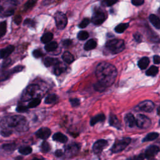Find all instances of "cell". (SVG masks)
<instances>
[{"label": "cell", "instance_id": "1", "mask_svg": "<svg viewBox=\"0 0 160 160\" xmlns=\"http://www.w3.org/2000/svg\"><path fill=\"white\" fill-rule=\"evenodd\" d=\"M117 74L116 67L107 62L99 63L96 69V75L98 81L106 87L110 86L114 82Z\"/></svg>", "mask_w": 160, "mask_h": 160}, {"label": "cell", "instance_id": "2", "mask_svg": "<svg viewBox=\"0 0 160 160\" xmlns=\"http://www.w3.org/2000/svg\"><path fill=\"white\" fill-rule=\"evenodd\" d=\"M2 128H16L17 131H26L27 126L26 118L22 116H12L4 118L0 122Z\"/></svg>", "mask_w": 160, "mask_h": 160}, {"label": "cell", "instance_id": "3", "mask_svg": "<svg viewBox=\"0 0 160 160\" xmlns=\"http://www.w3.org/2000/svg\"><path fill=\"white\" fill-rule=\"evenodd\" d=\"M106 48L111 54H114L122 52L125 48V44L122 39H112L106 42Z\"/></svg>", "mask_w": 160, "mask_h": 160}, {"label": "cell", "instance_id": "4", "mask_svg": "<svg viewBox=\"0 0 160 160\" xmlns=\"http://www.w3.org/2000/svg\"><path fill=\"white\" fill-rule=\"evenodd\" d=\"M131 142V139L129 138H124L119 140L116 141L112 147L111 148V151L114 153H117L123 151Z\"/></svg>", "mask_w": 160, "mask_h": 160}, {"label": "cell", "instance_id": "5", "mask_svg": "<svg viewBox=\"0 0 160 160\" xmlns=\"http://www.w3.org/2000/svg\"><path fill=\"white\" fill-rule=\"evenodd\" d=\"M54 19L58 29L62 30L65 28L68 23V19L65 14L62 12H57L54 14Z\"/></svg>", "mask_w": 160, "mask_h": 160}, {"label": "cell", "instance_id": "6", "mask_svg": "<svg viewBox=\"0 0 160 160\" xmlns=\"http://www.w3.org/2000/svg\"><path fill=\"white\" fill-rule=\"evenodd\" d=\"M39 87L36 84H31L28 86L21 96V100L23 101L30 100L33 97L36 91L39 89Z\"/></svg>", "mask_w": 160, "mask_h": 160}, {"label": "cell", "instance_id": "7", "mask_svg": "<svg viewBox=\"0 0 160 160\" xmlns=\"http://www.w3.org/2000/svg\"><path fill=\"white\" fill-rule=\"evenodd\" d=\"M136 124L141 129H146L151 124V121L149 118L143 114H138L136 118Z\"/></svg>", "mask_w": 160, "mask_h": 160}, {"label": "cell", "instance_id": "8", "mask_svg": "<svg viewBox=\"0 0 160 160\" xmlns=\"http://www.w3.org/2000/svg\"><path fill=\"white\" fill-rule=\"evenodd\" d=\"M106 14L102 11L98 9L94 11L92 16V22L96 25L101 24L106 19Z\"/></svg>", "mask_w": 160, "mask_h": 160}, {"label": "cell", "instance_id": "9", "mask_svg": "<svg viewBox=\"0 0 160 160\" xmlns=\"http://www.w3.org/2000/svg\"><path fill=\"white\" fill-rule=\"evenodd\" d=\"M138 109L144 112H151L154 108V104L150 100H145L138 105Z\"/></svg>", "mask_w": 160, "mask_h": 160}, {"label": "cell", "instance_id": "10", "mask_svg": "<svg viewBox=\"0 0 160 160\" xmlns=\"http://www.w3.org/2000/svg\"><path fill=\"white\" fill-rule=\"evenodd\" d=\"M108 145V141L104 139H99L92 146V151L94 153L101 152Z\"/></svg>", "mask_w": 160, "mask_h": 160}, {"label": "cell", "instance_id": "11", "mask_svg": "<svg viewBox=\"0 0 160 160\" xmlns=\"http://www.w3.org/2000/svg\"><path fill=\"white\" fill-rule=\"evenodd\" d=\"M51 134V131L48 128H41L39 129L35 133L36 136L42 139H48Z\"/></svg>", "mask_w": 160, "mask_h": 160}, {"label": "cell", "instance_id": "12", "mask_svg": "<svg viewBox=\"0 0 160 160\" xmlns=\"http://www.w3.org/2000/svg\"><path fill=\"white\" fill-rule=\"evenodd\" d=\"M159 151V148L158 146L155 145H151L149 146L145 151V158L148 159H151L154 158Z\"/></svg>", "mask_w": 160, "mask_h": 160}, {"label": "cell", "instance_id": "13", "mask_svg": "<svg viewBox=\"0 0 160 160\" xmlns=\"http://www.w3.org/2000/svg\"><path fill=\"white\" fill-rule=\"evenodd\" d=\"M79 150V146L78 144L72 143L65 147V152L68 156H73L76 154Z\"/></svg>", "mask_w": 160, "mask_h": 160}, {"label": "cell", "instance_id": "14", "mask_svg": "<svg viewBox=\"0 0 160 160\" xmlns=\"http://www.w3.org/2000/svg\"><path fill=\"white\" fill-rule=\"evenodd\" d=\"M14 50V46L12 45L8 46L7 47L0 49V59L6 58L10 55Z\"/></svg>", "mask_w": 160, "mask_h": 160}, {"label": "cell", "instance_id": "15", "mask_svg": "<svg viewBox=\"0 0 160 160\" xmlns=\"http://www.w3.org/2000/svg\"><path fill=\"white\" fill-rule=\"evenodd\" d=\"M109 124L117 129H121V122L118 119V118L114 114H111L109 116Z\"/></svg>", "mask_w": 160, "mask_h": 160}, {"label": "cell", "instance_id": "16", "mask_svg": "<svg viewBox=\"0 0 160 160\" xmlns=\"http://www.w3.org/2000/svg\"><path fill=\"white\" fill-rule=\"evenodd\" d=\"M124 121L126 124L130 128H132L136 125V118L131 113H128L125 116Z\"/></svg>", "mask_w": 160, "mask_h": 160}, {"label": "cell", "instance_id": "17", "mask_svg": "<svg viewBox=\"0 0 160 160\" xmlns=\"http://www.w3.org/2000/svg\"><path fill=\"white\" fill-rule=\"evenodd\" d=\"M44 64L46 67H49L51 66H56L59 64V61L58 59L51 58V57H47L44 60Z\"/></svg>", "mask_w": 160, "mask_h": 160}, {"label": "cell", "instance_id": "18", "mask_svg": "<svg viewBox=\"0 0 160 160\" xmlns=\"http://www.w3.org/2000/svg\"><path fill=\"white\" fill-rule=\"evenodd\" d=\"M52 139L54 141L60 142L62 143H65L68 141V138L66 136L61 132H56L52 136Z\"/></svg>", "mask_w": 160, "mask_h": 160}, {"label": "cell", "instance_id": "19", "mask_svg": "<svg viewBox=\"0 0 160 160\" xmlns=\"http://www.w3.org/2000/svg\"><path fill=\"white\" fill-rule=\"evenodd\" d=\"M150 22L157 29H160V18L155 14H151L149 17Z\"/></svg>", "mask_w": 160, "mask_h": 160}, {"label": "cell", "instance_id": "20", "mask_svg": "<svg viewBox=\"0 0 160 160\" xmlns=\"http://www.w3.org/2000/svg\"><path fill=\"white\" fill-rule=\"evenodd\" d=\"M105 119V116L103 114H99L94 117H92L91 119V121H90V124L91 126H94V124H96L97 122H101V121H104Z\"/></svg>", "mask_w": 160, "mask_h": 160}, {"label": "cell", "instance_id": "21", "mask_svg": "<svg viewBox=\"0 0 160 160\" xmlns=\"http://www.w3.org/2000/svg\"><path fill=\"white\" fill-rule=\"evenodd\" d=\"M62 58L64 60V62H66L68 64H71L74 61V56H72V54L71 53H70L68 51H65L62 56Z\"/></svg>", "mask_w": 160, "mask_h": 160}, {"label": "cell", "instance_id": "22", "mask_svg": "<svg viewBox=\"0 0 160 160\" xmlns=\"http://www.w3.org/2000/svg\"><path fill=\"white\" fill-rule=\"evenodd\" d=\"M149 64V59L147 57H144L141 58L138 63L139 68L141 69H145Z\"/></svg>", "mask_w": 160, "mask_h": 160}, {"label": "cell", "instance_id": "23", "mask_svg": "<svg viewBox=\"0 0 160 160\" xmlns=\"http://www.w3.org/2000/svg\"><path fill=\"white\" fill-rule=\"evenodd\" d=\"M97 46V42L94 39H89V41H88L85 45H84V49L86 51H90L94 48H95Z\"/></svg>", "mask_w": 160, "mask_h": 160}, {"label": "cell", "instance_id": "24", "mask_svg": "<svg viewBox=\"0 0 160 160\" xmlns=\"http://www.w3.org/2000/svg\"><path fill=\"white\" fill-rule=\"evenodd\" d=\"M53 38V34L52 32H48L45 34H44L41 38V41L42 43L44 44H47L48 42H49Z\"/></svg>", "mask_w": 160, "mask_h": 160}, {"label": "cell", "instance_id": "25", "mask_svg": "<svg viewBox=\"0 0 160 160\" xmlns=\"http://www.w3.org/2000/svg\"><path fill=\"white\" fill-rule=\"evenodd\" d=\"M58 46V44L56 41H52V42L50 41L49 42L47 43V44L44 46V49L46 51L50 52L56 49Z\"/></svg>", "mask_w": 160, "mask_h": 160}, {"label": "cell", "instance_id": "26", "mask_svg": "<svg viewBox=\"0 0 160 160\" xmlns=\"http://www.w3.org/2000/svg\"><path fill=\"white\" fill-rule=\"evenodd\" d=\"M158 136H159V134L158 132H150L146 136V137L142 139V141L145 142V141H152L156 139Z\"/></svg>", "mask_w": 160, "mask_h": 160}, {"label": "cell", "instance_id": "27", "mask_svg": "<svg viewBox=\"0 0 160 160\" xmlns=\"http://www.w3.org/2000/svg\"><path fill=\"white\" fill-rule=\"evenodd\" d=\"M158 72V68L155 66H152L146 71V74L149 76H154L156 75Z\"/></svg>", "mask_w": 160, "mask_h": 160}, {"label": "cell", "instance_id": "28", "mask_svg": "<svg viewBox=\"0 0 160 160\" xmlns=\"http://www.w3.org/2000/svg\"><path fill=\"white\" fill-rule=\"evenodd\" d=\"M129 26V24L128 23H121L119 24V25H118L116 28H115V31L118 33H122Z\"/></svg>", "mask_w": 160, "mask_h": 160}, {"label": "cell", "instance_id": "29", "mask_svg": "<svg viewBox=\"0 0 160 160\" xmlns=\"http://www.w3.org/2000/svg\"><path fill=\"white\" fill-rule=\"evenodd\" d=\"M38 0H28L25 4L24 5V11H28L32 9L34 5L36 4Z\"/></svg>", "mask_w": 160, "mask_h": 160}, {"label": "cell", "instance_id": "30", "mask_svg": "<svg viewBox=\"0 0 160 160\" xmlns=\"http://www.w3.org/2000/svg\"><path fill=\"white\" fill-rule=\"evenodd\" d=\"M57 99H58V96L56 94H49L45 98L44 103L52 104V103L56 102L57 101Z\"/></svg>", "mask_w": 160, "mask_h": 160}, {"label": "cell", "instance_id": "31", "mask_svg": "<svg viewBox=\"0 0 160 160\" xmlns=\"http://www.w3.org/2000/svg\"><path fill=\"white\" fill-rule=\"evenodd\" d=\"M19 152L23 155H28L32 152V148L30 146H22L19 148Z\"/></svg>", "mask_w": 160, "mask_h": 160}, {"label": "cell", "instance_id": "32", "mask_svg": "<svg viewBox=\"0 0 160 160\" xmlns=\"http://www.w3.org/2000/svg\"><path fill=\"white\" fill-rule=\"evenodd\" d=\"M41 102V99L40 98H35L34 99H32V101H31L28 104V108H35L36 106H38Z\"/></svg>", "mask_w": 160, "mask_h": 160}, {"label": "cell", "instance_id": "33", "mask_svg": "<svg viewBox=\"0 0 160 160\" xmlns=\"http://www.w3.org/2000/svg\"><path fill=\"white\" fill-rule=\"evenodd\" d=\"M2 149L6 151H13L16 149V144L15 143H8L4 144L2 146Z\"/></svg>", "mask_w": 160, "mask_h": 160}, {"label": "cell", "instance_id": "34", "mask_svg": "<svg viewBox=\"0 0 160 160\" xmlns=\"http://www.w3.org/2000/svg\"><path fill=\"white\" fill-rule=\"evenodd\" d=\"M13 72L12 71L11 69L9 70V71H6L5 72H4L2 74H1L0 75V82L1 81H6V79H8L10 76L11 74H12Z\"/></svg>", "mask_w": 160, "mask_h": 160}, {"label": "cell", "instance_id": "35", "mask_svg": "<svg viewBox=\"0 0 160 160\" xmlns=\"http://www.w3.org/2000/svg\"><path fill=\"white\" fill-rule=\"evenodd\" d=\"M7 29V22L6 21L0 22V38L5 35Z\"/></svg>", "mask_w": 160, "mask_h": 160}, {"label": "cell", "instance_id": "36", "mask_svg": "<svg viewBox=\"0 0 160 160\" xmlns=\"http://www.w3.org/2000/svg\"><path fill=\"white\" fill-rule=\"evenodd\" d=\"M41 151L43 152H48L50 151L51 149V146L49 145V144L47 142V141H43L41 144Z\"/></svg>", "mask_w": 160, "mask_h": 160}, {"label": "cell", "instance_id": "37", "mask_svg": "<svg viewBox=\"0 0 160 160\" xmlns=\"http://www.w3.org/2000/svg\"><path fill=\"white\" fill-rule=\"evenodd\" d=\"M107 87L105 86L104 84H102V83H101L100 82H98L96 84H94V88L95 89V90L99 91V92H102L103 91H104L106 89Z\"/></svg>", "mask_w": 160, "mask_h": 160}, {"label": "cell", "instance_id": "38", "mask_svg": "<svg viewBox=\"0 0 160 160\" xmlns=\"http://www.w3.org/2000/svg\"><path fill=\"white\" fill-rule=\"evenodd\" d=\"M88 37H89L88 32L84 31H81L79 32V33L78 34V38L79 40H85L88 39Z\"/></svg>", "mask_w": 160, "mask_h": 160}, {"label": "cell", "instance_id": "39", "mask_svg": "<svg viewBox=\"0 0 160 160\" xmlns=\"http://www.w3.org/2000/svg\"><path fill=\"white\" fill-rule=\"evenodd\" d=\"M24 25H26L31 28H34L36 26V22L33 19L28 18L24 20Z\"/></svg>", "mask_w": 160, "mask_h": 160}, {"label": "cell", "instance_id": "40", "mask_svg": "<svg viewBox=\"0 0 160 160\" xmlns=\"http://www.w3.org/2000/svg\"><path fill=\"white\" fill-rule=\"evenodd\" d=\"M56 65V66L55 67V68L54 69V74L57 75V76H59L60 75L62 72H63L65 70V68H63V67H61V66H59Z\"/></svg>", "mask_w": 160, "mask_h": 160}, {"label": "cell", "instance_id": "41", "mask_svg": "<svg viewBox=\"0 0 160 160\" xmlns=\"http://www.w3.org/2000/svg\"><path fill=\"white\" fill-rule=\"evenodd\" d=\"M12 133L11 130H9L8 128H3V129L1 131V134L4 137H8L10 136Z\"/></svg>", "mask_w": 160, "mask_h": 160}, {"label": "cell", "instance_id": "42", "mask_svg": "<svg viewBox=\"0 0 160 160\" xmlns=\"http://www.w3.org/2000/svg\"><path fill=\"white\" fill-rule=\"evenodd\" d=\"M90 22V20L88 18H84L79 24V27L80 28H86Z\"/></svg>", "mask_w": 160, "mask_h": 160}, {"label": "cell", "instance_id": "43", "mask_svg": "<svg viewBox=\"0 0 160 160\" xmlns=\"http://www.w3.org/2000/svg\"><path fill=\"white\" fill-rule=\"evenodd\" d=\"M28 111V107L22 106V105H19L16 108V111L18 112H25Z\"/></svg>", "mask_w": 160, "mask_h": 160}, {"label": "cell", "instance_id": "44", "mask_svg": "<svg viewBox=\"0 0 160 160\" xmlns=\"http://www.w3.org/2000/svg\"><path fill=\"white\" fill-rule=\"evenodd\" d=\"M118 0H103L102 4L106 6H111L117 2Z\"/></svg>", "mask_w": 160, "mask_h": 160}, {"label": "cell", "instance_id": "45", "mask_svg": "<svg viewBox=\"0 0 160 160\" xmlns=\"http://www.w3.org/2000/svg\"><path fill=\"white\" fill-rule=\"evenodd\" d=\"M32 55L34 58H38L44 55V54L42 53V52L41 51H40L39 49H35L32 51Z\"/></svg>", "mask_w": 160, "mask_h": 160}, {"label": "cell", "instance_id": "46", "mask_svg": "<svg viewBox=\"0 0 160 160\" xmlns=\"http://www.w3.org/2000/svg\"><path fill=\"white\" fill-rule=\"evenodd\" d=\"M69 102L71 104L72 106L73 107H76L79 105L80 104V101L79 99L77 98H72V99H69Z\"/></svg>", "mask_w": 160, "mask_h": 160}, {"label": "cell", "instance_id": "47", "mask_svg": "<svg viewBox=\"0 0 160 160\" xmlns=\"http://www.w3.org/2000/svg\"><path fill=\"white\" fill-rule=\"evenodd\" d=\"M24 68V67L23 66L18 65V66L13 68L12 69H11V70H12L13 74H14V73H17V72H19L20 71H22Z\"/></svg>", "mask_w": 160, "mask_h": 160}, {"label": "cell", "instance_id": "48", "mask_svg": "<svg viewBox=\"0 0 160 160\" xmlns=\"http://www.w3.org/2000/svg\"><path fill=\"white\" fill-rule=\"evenodd\" d=\"M14 14V9H11V8H9L8 9H7L4 13V16H12Z\"/></svg>", "mask_w": 160, "mask_h": 160}, {"label": "cell", "instance_id": "49", "mask_svg": "<svg viewBox=\"0 0 160 160\" xmlns=\"http://www.w3.org/2000/svg\"><path fill=\"white\" fill-rule=\"evenodd\" d=\"M11 62V59L10 58H6L5 60L3 61V62L2 64V67L4 68H6V67L8 66L10 64Z\"/></svg>", "mask_w": 160, "mask_h": 160}, {"label": "cell", "instance_id": "50", "mask_svg": "<svg viewBox=\"0 0 160 160\" xmlns=\"http://www.w3.org/2000/svg\"><path fill=\"white\" fill-rule=\"evenodd\" d=\"M131 2L134 6H140L144 3V0H131Z\"/></svg>", "mask_w": 160, "mask_h": 160}, {"label": "cell", "instance_id": "51", "mask_svg": "<svg viewBox=\"0 0 160 160\" xmlns=\"http://www.w3.org/2000/svg\"><path fill=\"white\" fill-rule=\"evenodd\" d=\"M21 21H22V17L20 16V15H18L15 17L14 18V22L16 24H19L21 22Z\"/></svg>", "mask_w": 160, "mask_h": 160}, {"label": "cell", "instance_id": "52", "mask_svg": "<svg viewBox=\"0 0 160 160\" xmlns=\"http://www.w3.org/2000/svg\"><path fill=\"white\" fill-rule=\"evenodd\" d=\"M62 43L64 46L67 47V46H70L71 44L72 41L70 39H65V40H63L62 41Z\"/></svg>", "mask_w": 160, "mask_h": 160}, {"label": "cell", "instance_id": "53", "mask_svg": "<svg viewBox=\"0 0 160 160\" xmlns=\"http://www.w3.org/2000/svg\"><path fill=\"white\" fill-rule=\"evenodd\" d=\"M54 154H55V156H56V157L59 158V157H61V156L63 155V152H62V151L61 150V149H58V150H56V152H54Z\"/></svg>", "mask_w": 160, "mask_h": 160}, {"label": "cell", "instance_id": "54", "mask_svg": "<svg viewBox=\"0 0 160 160\" xmlns=\"http://www.w3.org/2000/svg\"><path fill=\"white\" fill-rule=\"evenodd\" d=\"M134 38L138 42H140L141 40V35L139 33H136L134 34Z\"/></svg>", "mask_w": 160, "mask_h": 160}, {"label": "cell", "instance_id": "55", "mask_svg": "<svg viewBox=\"0 0 160 160\" xmlns=\"http://www.w3.org/2000/svg\"><path fill=\"white\" fill-rule=\"evenodd\" d=\"M154 59V62L155 64H159L160 63V56L158 55H155L153 58Z\"/></svg>", "mask_w": 160, "mask_h": 160}, {"label": "cell", "instance_id": "56", "mask_svg": "<svg viewBox=\"0 0 160 160\" xmlns=\"http://www.w3.org/2000/svg\"><path fill=\"white\" fill-rule=\"evenodd\" d=\"M56 0H44V1H43V3H42V4L43 5H49V4H52V3H53L54 1H56Z\"/></svg>", "mask_w": 160, "mask_h": 160}, {"label": "cell", "instance_id": "57", "mask_svg": "<svg viewBox=\"0 0 160 160\" xmlns=\"http://www.w3.org/2000/svg\"><path fill=\"white\" fill-rule=\"evenodd\" d=\"M144 158H145V155L141 154H139L138 157H136V159H144Z\"/></svg>", "mask_w": 160, "mask_h": 160}, {"label": "cell", "instance_id": "58", "mask_svg": "<svg viewBox=\"0 0 160 160\" xmlns=\"http://www.w3.org/2000/svg\"><path fill=\"white\" fill-rule=\"evenodd\" d=\"M157 114L158 115H160V106L158 108V109H157Z\"/></svg>", "mask_w": 160, "mask_h": 160}, {"label": "cell", "instance_id": "59", "mask_svg": "<svg viewBox=\"0 0 160 160\" xmlns=\"http://www.w3.org/2000/svg\"><path fill=\"white\" fill-rule=\"evenodd\" d=\"M4 11V8L2 6H0V13Z\"/></svg>", "mask_w": 160, "mask_h": 160}, {"label": "cell", "instance_id": "60", "mask_svg": "<svg viewBox=\"0 0 160 160\" xmlns=\"http://www.w3.org/2000/svg\"><path fill=\"white\" fill-rule=\"evenodd\" d=\"M15 159H22V157H20V156H19V157H17V158H16Z\"/></svg>", "mask_w": 160, "mask_h": 160}, {"label": "cell", "instance_id": "61", "mask_svg": "<svg viewBox=\"0 0 160 160\" xmlns=\"http://www.w3.org/2000/svg\"><path fill=\"white\" fill-rule=\"evenodd\" d=\"M158 12H159V14H160V8H159V11H158Z\"/></svg>", "mask_w": 160, "mask_h": 160}, {"label": "cell", "instance_id": "62", "mask_svg": "<svg viewBox=\"0 0 160 160\" xmlns=\"http://www.w3.org/2000/svg\"><path fill=\"white\" fill-rule=\"evenodd\" d=\"M159 125H160V121H159Z\"/></svg>", "mask_w": 160, "mask_h": 160}, {"label": "cell", "instance_id": "63", "mask_svg": "<svg viewBox=\"0 0 160 160\" xmlns=\"http://www.w3.org/2000/svg\"><path fill=\"white\" fill-rule=\"evenodd\" d=\"M1 1H2V0H0V2H1Z\"/></svg>", "mask_w": 160, "mask_h": 160}]
</instances>
